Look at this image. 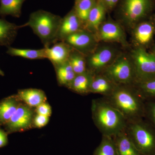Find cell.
Segmentation results:
<instances>
[{"mask_svg": "<svg viewBox=\"0 0 155 155\" xmlns=\"http://www.w3.org/2000/svg\"><path fill=\"white\" fill-rule=\"evenodd\" d=\"M35 112L36 114L50 117L52 114L51 107L48 103L45 102L36 107Z\"/></svg>", "mask_w": 155, "mask_h": 155, "instance_id": "cell-30", "label": "cell"}, {"mask_svg": "<svg viewBox=\"0 0 155 155\" xmlns=\"http://www.w3.org/2000/svg\"><path fill=\"white\" fill-rule=\"evenodd\" d=\"M45 49L46 59H48L55 67L68 61L72 48L65 42L60 41Z\"/></svg>", "mask_w": 155, "mask_h": 155, "instance_id": "cell-13", "label": "cell"}, {"mask_svg": "<svg viewBox=\"0 0 155 155\" xmlns=\"http://www.w3.org/2000/svg\"><path fill=\"white\" fill-rule=\"evenodd\" d=\"M49 117L36 114L34 117L33 126L37 128H42L47 125L49 121Z\"/></svg>", "mask_w": 155, "mask_h": 155, "instance_id": "cell-31", "label": "cell"}, {"mask_svg": "<svg viewBox=\"0 0 155 155\" xmlns=\"http://www.w3.org/2000/svg\"><path fill=\"white\" fill-rule=\"evenodd\" d=\"M105 15V8L102 2L95 3L89 14L84 29L92 33L98 31Z\"/></svg>", "mask_w": 155, "mask_h": 155, "instance_id": "cell-17", "label": "cell"}, {"mask_svg": "<svg viewBox=\"0 0 155 155\" xmlns=\"http://www.w3.org/2000/svg\"><path fill=\"white\" fill-rule=\"evenodd\" d=\"M26 0H0V16H10L19 18L22 7Z\"/></svg>", "mask_w": 155, "mask_h": 155, "instance_id": "cell-22", "label": "cell"}, {"mask_svg": "<svg viewBox=\"0 0 155 155\" xmlns=\"http://www.w3.org/2000/svg\"><path fill=\"white\" fill-rule=\"evenodd\" d=\"M91 110L94 122L103 136L113 137L126 129L127 120L107 101L93 100Z\"/></svg>", "mask_w": 155, "mask_h": 155, "instance_id": "cell-1", "label": "cell"}, {"mask_svg": "<svg viewBox=\"0 0 155 155\" xmlns=\"http://www.w3.org/2000/svg\"><path fill=\"white\" fill-rule=\"evenodd\" d=\"M125 131L140 155H155V128L142 119L128 122Z\"/></svg>", "mask_w": 155, "mask_h": 155, "instance_id": "cell-4", "label": "cell"}, {"mask_svg": "<svg viewBox=\"0 0 155 155\" xmlns=\"http://www.w3.org/2000/svg\"><path fill=\"white\" fill-rule=\"evenodd\" d=\"M62 18L44 10H38L30 14L28 22L21 28L28 26L39 38L44 48H49L58 42V35Z\"/></svg>", "mask_w": 155, "mask_h": 155, "instance_id": "cell-3", "label": "cell"}, {"mask_svg": "<svg viewBox=\"0 0 155 155\" xmlns=\"http://www.w3.org/2000/svg\"><path fill=\"white\" fill-rule=\"evenodd\" d=\"M8 134L5 130L0 128V148L6 146L8 143Z\"/></svg>", "mask_w": 155, "mask_h": 155, "instance_id": "cell-32", "label": "cell"}, {"mask_svg": "<svg viewBox=\"0 0 155 155\" xmlns=\"http://www.w3.org/2000/svg\"><path fill=\"white\" fill-rule=\"evenodd\" d=\"M63 41L85 56L94 51L96 40L93 33L83 29L67 37Z\"/></svg>", "mask_w": 155, "mask_h": 155, "instance_id": "cell-9", "label": "cell"}, {"mask_svg": "<svg viewBox=\"0 0 155 155\" xmlns=\"http://www.w3.org/2000/svg\"><path fill=\"white\" fill-rule=\"evenodd\" d=\"M145 116L155 128V101H148L145 103Z\"/></svg>", "mask_w": 155, "mask_h": 155, "instance_id": "cell-29", "label": "cell"}, {"mask_svg": "<svg viewBox=\"0 0 155 155\" xmlns=\"http://www.w3.org/2000/svg\"><path fill=\"white\" fill-rule=\"evenodd\" d=\"M21 103L16 94L0 101V125L4 126L8 122Z\"/></svg>", "mask_w": 155, "mask_h": 155, "instance_id": "cell-16", "label": "cell"}, {"mask_svg": "<svg viewBox=\"0 0 155 155\" xmlns=\"http://www.w3.org/2000/svg\"><path fill=\"white\" fill-rule=\"evenodd\" d=\"M82 1V0H75V2H78V1Z\"/></svg>", "mask_w": 155, "mask_h": 155, "instance_id": "cell-37", "label": "cell"}, {"mask_svg": "<svg viewBox=\"0 0 155 155\" xmlns=\"http://www.w3.org/2000/svg\"><path fill=\"white\" fill-rule=\"evenodd\" d=\"M119 155H140L125 130L113 137Z\"/></svg>", "mask_w": 155, "mask_h": 155, "instance_id": "cell-19", "label": "cell"}, {"mask_svg": "<svg viewBox=\"0 0 155 155\" xmlns=\"http://www.w3.org/2000/svg\"><path fill=\"white\" fill-rule=\"evenodd\" d=\"M0 75L2 76H4L5 75L4 72L1 69H0Z\"/></svg>", "mask_w": 155, "mask_h": 155, "instance_id": "cell-35", "label": "cell"}, {"mask_svg": "<svg viewBox=\"0 0 155 155\" xmlns=\"http://www.w3.org/2000/svg\"><path fill=\"white\" fill-rule=\"evenodd\" d=\"M54 67L59 85L69 87L76 75L69 61Z\"/></svg>", "mask_w": 155, "mask_h": 155, "instance_id": "cell-21", "label": "cell"}, {"mask_svg": "<svg viewBox=\"0 0 155 155\" xmlns=\"http://www.w3.org/2000/svg\"><path fill=\"white\" fill-rule=\"evenodd\" d=\"M135 72V83L155 78V54L144 48L137 47L131 54Z\"/></svg>", "mask_w": 155, "mask_h": 155, "instance_id": "cell-5", "label": "cell"}, {"mask_svg": "<svg viewBox=\"0 0 155 155\" xmlns=\"http://www.w3.org/2000/svg\"><path fill=\"white\" fill-rule=\"evenodd\" d=\"M104 2L106 5L110 8V6L111 0H104Z\"/></svg>", "mask_w": 155, "mask_h": 155, "instance_id": "cell-34", "label": "cell"}, {"mask_svg": "<svg viewBox=\"0 0 155 155\" xmlns=\"http://www.w3.org/2000/svg\"><path fill=\"white\" fill-rule=\"evenodd\" d=\"M107 101L124 116L127 122L142 119L145 116V104L135 89L116 85Z\"/></svg>", "mask_w": 155, "mask_h": 155, "instance_id": "cell-2", "label": "cell"}, {"mask_svg": "<svg viewBox=\"0 0 155 155\" xmlns=\"http://www.w3.org/2000/svg\"><path fill=\"white\" fill-rule=\"evenodd\" d=\"M93 155H119L114 138L103 136L101 141Z\"/></svg>", "mask_w": 155, "mask_h": 155, "instance_id": "cell-27", "label": "cell"}, {"mask_svg": "<svg viewBox=\"0 0 155 155\" xmlns=\"http://www.w3.org/2000/svg\"><path fill=\"white\" fill-rule=\"evenodd\" d=\"M116 59V51L110 47L104 46L94 50L87 55V65L92 72L105 69Z\"/></svg>", "mask_w": 155, "mask_h": 155, "instance_id": "cell-10", "label": "cell"}, {"mask_svg": "<svg viewBox=\"0 0 155 155\" xmlns=\"http://www.w3.org/2000/svg\"><path fill=\"white\" fill-rule=\"evenodd\" d=\"M21 25L11 23L4 19H0V46H11L14 42Z\"/></svg>", "mask_w": 155, "mask_h": 155, "instance_id": "cell-18", "label": "cell"}, {"mask_svg": "<svg viewBox=\"0 0 155 155\" xmlns=\"http://www.w3.org/2000/svg\"><path fill=\"white\" fill-rule=\"evenodd\" d=\"M93 76L88 70L82 74L76 75L68 88L79 94L88 93Z\"/></svg>", "mask_w": 155, "mask_h": 155, "instance_id": "cell-23", "label": "cell"}, {"mask_svg": "<svg viewBox=\"0 0 155 155\" xmlns=\"http://www.w3.org/2000/svg\"><path fill=\"white\" fill-rule=\"evenodd\" d=\"M95 3V0H82L75 2L74 11L83 23L84 27L90 12Z\"/></svg>", "mask_w": 155, "mask_h": 155, "instance_id": "cell-28", "label": "cell"}, {"mask_svg": "<svg viewBox=\"0 0 155 155\" xmlns=\"http://www.w3.org/2000/svg\"><path fill=\"white\" fill-rule=\"evenodd\" d=\"M16 95L21 102L32 108H35L47 101V97L45 92L38 89L19 90Z\"/></svg>", "mask_w": 155, "mask_h": 155, "instance_id": "cell-15", "label": "cell"}, {"mask_svg": "<svg viewBox=\"0 0 155 155\" xmlns=\"http://www.w3.org/2000/svg\"></svg>", "mask_w": 155, "mask_h": 155, "instance_id": "cell-38", "label": "cell"}, {"mask_svg": "<svg viewBox=\"0 0 155 155\" xmlns=\"http://www.w3.org/2000/svg\"><path fill=\"white\" fill-rule=\"evenodd\" d=\"M155 35V21L145 19L135 25L133 36L137 47L147 49L152 44Z\"/></svg>", "mask_w": 155, "mask_h": 155, "instance_id": "cell-11", "label": "cell"}, {"mask_svg": "<svg viewBox=\"0 0 155 155\" xmlns=\"http://www.w3.org/2000/svg\"><path fill=\"white\" fill-rule=\"evenodd\" d=\"M68 61L76 75L82 74L87 71L86 57L76 50L72 49Z\"/></svg>", "mask_w": 155, "mask_h": 155, "instance_id": "cell-25", "label": "cell"}, {"mask_svg": "<svg viewBox=\"0 0 155 155\" xmlns=\"http://www.w3.org/2000/svg\"><path fill=\"white\" fill-rule=\"evenodd\" d=\"M135 84L136 90L143 99L144 101H155V78Z\"/></svg>", "mask_w": 155, "mask_h": 155, "instance_id": "cell-26", "label": "cell"}, {"mask_svg": "<svg viewBox=\"0 0 155 155\" xmlns=\"http://www.w3.org/2000/svg\"><path fill=\"white\" fill-rule=\"evenodd\" d=\"M35 115L32 108L21 102L8 122L4 125L5 130L8 134L28 130L33 127Z\"/></svg>", "mask_w": 155, "mask_h": 155, "instance_id": "cell-8", "label": "cell"}, {"mask_svg": "<svg viewBox=\"0 0 155 155\" xmlns=\"http://www.w3.org/2000/svg\"><path fill=\"white\" fill-rule=\"evenodd\" d=\"M119 0H111V2L110 8H112L116 5V4L119 2Z\"/></svg>", "mask_w": 155, "mask_h": 155, "instance_id": "cell-33", "label": "cell"}, {"mask_svg": "<svg viewBox=\"0 0 155 155\" xmlns=\"http://www.w3.org/2000/svg\"><path fill=\"white\" fill-rule=\"evenodd\" d=\"M100 39L106 41L125 42V36L122 28L115 22H107L101 24L98 31Z\"/></svg>", "mask_w": 155, "mask_h": 155, "instance_id": "cell-14", "label": "cell"}, {"mask_svg": "<svg viewBox=\"0 0 155 155\" xmlns=\"http://www.w3.org/2000/svg\"><path fill=\"white\" fill-rule=\"evenodd\" d=\"M116 84L105 75L93 76L89 92L109 95L116 87Z\"/></svg>", "mask_w": 155, "mask_h": 155, "instance_id": "cell-20", "label": "cell"}, {"mask_svg": "<svg viewBox=\"0 0 155 155\" xmlns=\"http://www.w3.org/2000/svg\"><path fill=\"white\" fill-rule=\"evenodd\" d=\"M152 52L155 54V45H154V47L153 48Z\"/></svg>", "mask_w": 155, "mask_h": 155, "instance_id": "cell-36", "label": "cell"}, {"mask_svg": "<svg viewBox=\"0 0 155 155\" xmlns=\"http://www.w3.org/2000/svg\"><path fill=\"white\" fill-rule=\"evenodd\" d=\"M105 75L116 85L135 83L133 63L124 55L116 58L105 69Z\"/></svg>", "mask_w": 155, "mask_h": 155, "instance_id": "cell-6", "label": "cell"}, {"mask_svg": "<svg viewBox=\"0 0 155 155\" xmlns=\"http://www.w3.org/2000/svg\"><path fill=\"white\" fill-rule=\"evenodd\" d=\"M7 54L13 57H19L30 60H41L46 59L45 48L41 49H19L8 47Z\"/></svg>", "mask_w": 155, "mask_h": 155, "instance_id": "cell-24", "label": "cell"}, {"mask_svg": "<svg viewBox=\"0 0 155 155\" xmlns=\"http://www.w3.org/2000/svg\"><path fill=\"white\" fill-rule=\"evenodd\" d=\"M83 29H84L83 23L73 10L62 18L58 31V41H63L67 37Z\"/></svg>", "mask_w": 155, "mask_h": 155, "instance_id": "cell-12", "label": "cell"}, {"mask_svg": "<svg viewBox=\"0 0 155 155\" xmlns=\"http://www.w3.org/2000/svg\"><path fill=\"white\" fill-rule=\"evenodd\" d=\"M153 0H125L123 14L125 20L135 25L145 20L152 11Z\"/></svg>", "mask_w": 155, "mask_h": 155, "instance_id": "cell-7", "label": "cell"}]
</instances>
